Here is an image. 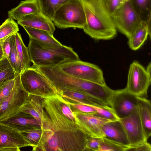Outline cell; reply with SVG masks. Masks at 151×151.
Returning a JSON list of instances; mask_svg holds the SVG:
<instances>
[{
    "label": "cell",
    "mask_w": 151,
    "mask_h": 151,
    "mask_svg": "<svg viewBox=\"0 0 151 151\" xmlns=\"http://www.w3.org/2000/svg\"><path fill=\"white\" fill-rule=\"evenodd\" d=\"M137 106V96L125 88L114 91L111 101V107L119 119L129 114Z\"/></svg>",
    "instance_id": "cell-10"
},
{
    "label": "cell",
    "mask_w": 151,
    "mask_h": 151,
    "mask_svg": "<svg viewBox=\"0 0 151 151\" xmlns=\"http://www.w3.org/2000/svg\"><path fill=\"white\" fill-rule=\"evenodd\" d=\"M112 18L116 28L128 39L141 21L128 0L118 9Z\"/></svg>",
    "instance_id": "cell-9"
},
{
    "label": "cell",
    "mask_w": 151,
    "mask_h": 151,
    "mask_svg": "<svg viewBox=\"0 0 151 151\" xmlns=\"http://www.w3.org/2000/svg\"><path fill=\"white\" fill-rule=\"evenodd\" d=\"M4 54L1 44L0 42V61L4 57Z\"/></svg>",
    "instance_id": "cell-37"
},
{
    "label": "cell",
    "mask_w": 151,
    "mask_h": 151,
    "mask_svg": "<svg viewBox=\"0 0 151 151\" xmlns=\"http://www.w3.org/2000/svg\"><path fill=\"white\" fill-rule=\"evenodd\" d=\"M59 92L63 97L75 99L87 104L102 107L109 106L103 101L83 91L66 89L60 90Z\"/></svg>",
    "instance_id": "cell-21"
},
{
    "label": "cell",
    "mask_w": 151,
    "mask_h": 151,
    "mask_svg": "<svg viewBox=\"0 0 151 151\" xmlns=\"http://www.w3.org/2000/svg\"><path fill=\"white\" fill-rule=\"evenodd\" d=\"M20 77L23 88L29 94L44 98L60 95L49 80L34 67L32 66L23 71L20 74Z\"/></svg>",
    "instance_id": "cell-5"
},
{
    "label": "cell",
    "mask_w": 151,
    "mask_h": 151,
    "mask_svg": "<svg viewBox=\"0 0 151 151\" xmlns=\"http://www.w3.org/2000/svg\"><path fill=\"white\" fill-rule=\"evenodd\" d=\"M127 134L129 146H135L145 141L138 106L129 114L119 119Z\"/></svg>",
    "instance_id": "cell-11"
},
{
    "label": "cell",
    "mask_w": 151,
    "mask_h": 151,
    "mask_svg": "<svg viewBox=\"0 0 151 151\" xmlns=\"http://www.w3.org/2000/svg\"><path fill=\"white\" fill-rule=\"evenodd\" d=\"M55 95L44 98V108L50 119L51 128L44 132L39 151H86L88 136L63 114Z\"/></svg>",
    "instance_id": "cell-1"
},
{
    "label": "cell",
    "mask_w": 151,
    "mask_h": 151,
    "mask_svg": "<svg viewBox=\"0 0 151 151\" xmlns=\"http://www.w3.org/2000/svg\"><path fill=\"white\" fill-rule=\"evenodd\" d=\"M21 133L30 143L32 151H38L42 140L43 130L38 129Z\"/></svg>",
    "instance_id": "cell-26"
},
{
    "label": "cell",
    "mask_w": 151,
    "mask_h": 151,
    "mask_svg": "<svg viewBox=\"0 0 151 151\" xmlns=\"http://www.w3.org/2000/svg\"><path fill=\"white\" fill-rule=\"evenodd\" d=\"M15 40L17 50L22 71L31 67L28 49L25 45L20 34L18 32L15 33Z\"/></svg>",
    "instance_id": "cell-24"
},
{
    "label": "cell",
    "mask_w": 151,
    "mask_h": 151,
    "mask_svg": "<svg viewBox=\"0 0 151 151\" xmlns=\"http://www.w3.org/2000/svg\"><path fill=\"white\" fill-rule=\"evenodd\" d=\"M27 47L30 61L35 66L59 65L80 60L71 47L63 45L58 47L49 46L29 38Z\"/></svg>",
    "instance_id": "cell-3"
},
{
    "label": "cell",
    "mask_w": 151,
    "mask_h": 151,
    "mask_svg": "<svg viewBox=\"0 0 151 151\" xmlns=\"http://www.w3.org/2000/svg\"><path fill=\"white\" fill-rule=\"evenodd\" d=\"M30 146L22 133L0 122V151H20V148Z\"/></svg>",
    "instance_id": "cell-12"
},
{
    "label": "cell",
    "mask_w": 151,
    "mask_h": 151,
    "mask_svg": "<svg viewBox=\"0 0 151 151\" xmlns=\"http://www.w3.org/2000/svg\"><path fill=\"white\" fill-rule=\"evenodd\" d=\"M52 21L59 28L83 29L86 20L81 0H70L62 5L54 13Z\"/></svg>",
    "instance_id": "cell-4"
},
{
    "label": "cell",
    "mask_w": 151,
    "mask_h": 151,
    "mask_svg": "<svg viewBox=\"0 0 151 151\" xmlns=\"http://www.w3.org/2000/svg\"><path fill=\"white\" fill-rule=\"evenodd\" d=\"M65 73L83 80L106 85L102 70L97 65L80 60L69 61L59 65Z\"/></svg>",
    "instance_id": "cell-6"
},
{
    "label": "cell",
    "mask_w": 151,
    "mask_h": 151,
    "mask_svg": "<svg viewBox=\"0 0 151 151\" xmlns=\"http://www.w3.org/2000/svg\"><path fill=\"white\" fill-rule=\"evenodd\" d=\"M102 130L104 138L125 146H129L127 134L119 120L106 123L103 126Z\"/></svg>",
    "instance_id": "cell-17"
},
{
    "label": "cell",
    "mask_w": 151,
    "mask_h": 151,
    "mask_svg": "<svg viewBox=\"0 0 151 151\" xmlns=\"http://www.w3.org/2000/svg\"><path fill=\"white\" fill-rule=\"evenodd\" d=\"M29 100V94L23 88L20 75H18L15 78V84L10 95L0 106V122L19 111Z\"/></svg>",
    "instance_id": "cell-8"
},
{
    "label": "cell",
    "mask_w": 151,
    "mask_h": 151,
    "mask_svg": "<svg viewBox=\"0 0 151 151\" xmlns=\"http://www.w3.org/2000/svg\"><path fill=\"white\" fill-rule=\"evenodd\" d=\"M150 28L151 25L141 21L128 39L129 48L133 50L139 49L147 40L148 35L150 37Z\"/></svg>",
    "instance_id": "cell-18"
},
{
    "label": "cell",
    "mask_w": 151,
    "mask_h": 151,
    "mask_svg": "<svg viewBox=\"0 0 151 151\" xmlns=\"http://www.w3.org/2000/svg\"><path fill=\"white\" fill-rule=\"evenodd\" d=\"M19 30L17 24L14 19L9 17L0 26V42Z\"/></svg>",
    "instance_id": "cell-28"
},
{
    "label": "cell",
    "mask_w": 151,
    "mask_h": 151,
    "mask_svg": "<svg viewBox=\"0 0 151 151\" xmlns=\"http://www.w3.org/2000/svg\"><path fill=\"white\" fill-rule=\"evenodd\" d=\"M74 114L79 128L87 135L102 138L104 137L102 127L104 124L110 121L93 115Z\"/></svg>",
    "instance_id": "cell-14"
},
{
    "label": "cell",
    "mask_w": 151,
    "mask_h": 151,
    "mask_svg": "<svg viewBox=\"0 0 151 151\" xmlns=\"http://www.w3.org/2000/svg\"><path fill=\"white\" fill-rule=\"evenodd\" d=\"M127 0H103L104 4L112 17L118 9Z\"/></svg>",
    "instance_id": "cell-34"
},
{
    "label": "cell",
    "mask_w": 151,
    "mask_h": 151,
    "mask_svg": "<svg viewBox=\"0 0 151 151\" xmlns=\"http://www.w3.org/2000/svg\"><path fill=\"white\" fill-rule=\"evenodd\" d=\"M41 12L37 0L21 1L17 7L8 11L9 17L18 20L21 18L31 14Z\"/></svg>",
    "instance_id": "cell-20"
},
{
    "label": "cell",
    "mask_w": 151,
    "mask_h": 151,
    "mask_svg": "<svg viewBox=\"0 0 151 151\" xmlns=\"http://www.w3.org/2000/svg\"><path fill=\"white\" fill-rule=\"evenodd\" d=\"M0 122L20 132L41 129L40 124L33 116L28 114L20 111Z\"/></svg>",
    "instance_id": "cell-15"
},
{
    "label": "cell",
    "mask_w": 151,
    "mask_h": 151,
    "mask_svg": "<svg viewBox=\"0 0 151 151\" xmlns=\"http://www.w3.org/2000/svg\"><path fill=\"white\" fill-rule=\"evenodd\" d=\"M23 26L47 31L52 35L55 30L52 21L41 12L31 14L23 17L17 21Z\"/></svg>",
    "instance_id": "cell-16"
},
{
    "label": "cell",
    "mask_w": 151,
    "mask_h": 151,
    "mask_svg": "<svg viewBox=\"0 0 151 151\" xmlns=\"http://www.w3.org/2000/svg\"><path fill=\"white\" fill-rule=\"evenodd\" d=\"M15 83V78L6 80L0 84V106L10 95Z\"/></svg>",
    "instance_id": "cell-32"
},
{
    "label": "cell",
    "mask_w": 151,
    "mask_h": 151,
    "mask_svg": "<svg viewBox=\"0 0 151 151\" xmlns=\"http://www.w3.org/2000/svg\"><path fill=\"white\" fill-rule=\"evenodd\" d=\"M9 60L17 75L22 72V65L17 52L15 40V34L12 35V48Z\"/></svg>",
    "instance_id": "cell-29"
},
{
    "label": "cell",
    "mask_w": 151,
    "mask_h": 151,
    "mask_svg": "<svg viewBox=\"0 0 151 151\" xmlns=\"http://www.w3.org/2000/svg\"><path fill=\"white\" fill-rule=\"evenodd\" d=\"M90 106L96 111V113L94 115L110 121L119 120L110 106L102 107L92 105Z\"/></svg>",
    "instance_id": "cell-30"
},
{
    "label": "cell",
    "mask_w": 151,
    "mask_h": 151,
    "mask_svg": "<svg viewBox=\"0 0 151 151\" xmlns=\"http://www.w3.org/2000/svg\"><path fill=\"white\" fill-rule=\"evenodd\" d=\"M86 23L84 32L96 40H109L115 37L116 28L103 0H81Z\"/></svg>",
    "instance_id": "cell-2"
},
{
    "label": "cell",
    "mask_w": 151,
    "mask_h": 151,
    "mask_svg": "<svg viewBox=\"0 0 151 151\" xmlns=\"http://www.w3.org/2000/svg\"><path fill=\"white\" fill-rule=\"evenodd\" d=\"M12 35L0 42L3 51L4 56L8 60L12 48Z\"/></svg>",
    "instance_id": "cell-35"
},
{
    "label": "cell",
    "mask_w": 151,
    "mask_h": 151,
    "mask_svg": "<svg viewBox=\"0 0 151 151\" xmlns=\"http://www.w3.org/2000/svg\"><path fill=\"white\" fill-rule=\"evenodd\" d=\"M70 0H37L41 12L52 21L54 14L56 10Z\"/></svg>",
    "instance_id": "cell-25"
},
{
    "label": "cell",
    "mask_w": 151,
    "mask_h": 151,
    "mask_svg": "<svg viewBox=\"0 0 151 151\" xmlns=\"http://www.w3.org/2000/svg\"><path fill=\"white\" fill-rule=\"evenodd\" d=\"M44 103V98L29 94L28 101L22 107L20 111L32 115L38 122L42 130L47 131L51 128L50 120L45 109Z\"/></svg>",
    "instance_id": "cell-13"
},
{
    "label": "cell",
    "mask_w": 151,
    "mask_h": 151,
    "mask_svg": "<svg viewBox=\"0 0 151 151\" xmlns=\"http://www.w3.org/2000/svg\"><path fill=\"white\" fill-rule=\"evenodd\" d=\"M151 83L150 73L138 61L132 62L129 67L125 89L137 96L146 98Z\"/></svg>",
    "instance_id": "cell-7"
},
{
    "label": "cell",
    "mask_w": 151,
    "mask_h": 151,
    "mask_svg": "<svg viewBox=\"0 0 151 151\" xmlns=\"http://www.w3.org/2000/svg\"><path fill=\"white\" fill-rule=\"evenodd\" d=\"M151 151V145L145 141L135 146H129L126 151Z\"/></svg>",
    "instance_id": "cell-36"
},
{
    "label": "cell",
    "mask_w": 151,
    "mask_h": 151,
    "mask_svg": "<svg viewBox=\"0 0 151 151\" xmlns=\"http://www.w3.org/2000/svg\"><path fill=\"white\" fill-rule=\"evenodd\" d=\"M138 106L145 139L151 135V102L146 98L137 96Z\"/></svg>",
    "instance_id": "cell-19"
},
{
    "label": "cell",
    "mask_w": 151,
    "mask_h": 151,
    "mask_svg": "<svg viewBox=\"0 0 151 151\" xmlns=\"http://www.w3.org/2000/svg\"><path fill=\"white\" fill-rule=\"evenodd\" d=\"M17 76L9 60L4 57L0 61V84L6 80L14 79Z\"/></svg>",
    "instance_id": "cell-27"
},
{
    "label": "cell",
    "mask_w": 151,
    "mask_h": 151,
    "mask_svg": "<svg viewBox=\"0 0 151 151\" xmlns=\"http://www.w3.org/2000/svg\"><path fill=\"white\" fill-rule=\"evenodd\" d=\"M29 38L45 45L52 47H58L63 45L48 32L31 27L23 26Z\"/></svg>",
    "instance_id": "cell-22"
},
{
    "label": "cell",
    "mask_w": 151,
    "mask_h": 151,
    "mask_svg": "<svg viewBox=\"0 0 151 151\" xmlns=\"http://www.w3.org/2000/svg\"><path fill=\"white\" fill-rule=\"evenodd\" d=\"M103 138L87 136L86 141V151H98Z\"/></svg>",
    "instance_id": "cell-33"
},
{
    "label": "cell",
    "mask_w": 151,
    "mask_h": 151,
    "mask_svg": "<svg viewBox=\"0 0 151 151\" xmlns=\"http://www.w3.org/2000/svg\"><path fill=\"white\" fill-rule=\"evenodd\" d=\"M141 21L151 25V0H128Z\"/></svg>",
    "instance_id": "cell-23"
},
{
    "label": "cell",
    "mask_w": 151,
    "mask_h": 151,
    "mask_svg": "<svg viewBox=\"0 0 151 151\" xmlns=\"http://www.w3.org/2000/svg\"><path fill=\"white\" fill-rule=\"evenodd\" d=\"M129 146L103 137L98 151H126Z\"/></svg>",
    "instance_id": "cell-31"
}]
</instances>
